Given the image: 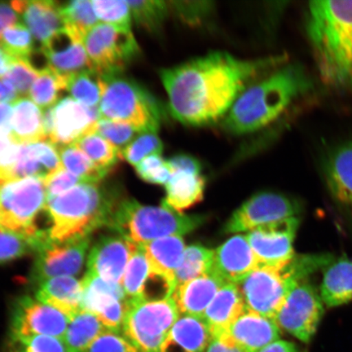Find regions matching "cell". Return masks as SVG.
Instances as JSON below:
<instances>
[{
  "label": "cell",
  "mask_w": 352,
  "mask_h": 352,
  "mask_svg": "<svg viewBox=\"0 0 352 352\" xmlns=\"http://www.w3.org/2000/svg\"><path fill=\"white\" fill-rule=\"evenodd\" d=\"M285 60L283 56L243 60L214 52L162 69L170 116L193 126L223 120L245 88Z\"/></svg>",
  "instance_id": "1"
},
{
  "label": "cell",
  "mask_w": 352,
  "mask_h": 352,
  "mask_svg": "<svg viewBox=\"0 0 352 352\" xmlns=\"http://www.w3.org/2000/svg\"><path fill=\"white\" fill-rule=\"evenodd\" d=\"M284 64L245 88L223 118L224 129L235 135L261 130L311 91L312 82L305 69Z\"/></svg>",
  "instance_id": "2"
},
{
  "label": "cell",
  "mask_w": 352,
  "mask_h": 352,
  "mask_svg": "<svg viewBox=\"0 0 352 352\" xmlns=\"http://www.w3.org/2000/svg\"><path fill=\"white\" fill-rule=\"evenodd\" d=\"M306 30L320 81L352 94V1H312Z\"/></svg>",
  "instance_id": "3"
},
{
  "label": "cell",
  "mask_w": 352,
  "mask_h": 352,
  "mask_svg": "<svg viewBox=\"0 0 352 352\" xmlns=\"http://www.w3.org/2000/svg\"><path fill=\"white\" fill-rule=\"evenodd\" d=\"M117 204L98 183L79 184L47 200L45 210L52 221L48 236L54 241L89 236L98 228L109 227Z\"/></svg>",
  "instance_id": "4"
},
{
  "label": "cell",
  "mask_w": 352,
  "mask_h": 352,
  "mask_svg": "<svg viewBox=\"0 0 352 352\" xmlns=\"http://www.w3.org/2000/svg\"><path fill=\"white\" fill-rule=\"evenodd\" d=\"M205 222L201 215H187L162 205L160 208L124 200L114 209L109 228L138 245L164 237L182 236Z\"/></svg>",
  "instance_id": "5"
},
{
  "label": "cell",
  "mask_w": 352,
  "mask_h": 352,
  "mask_svg": "<svg viewBox=\"0 0 352 352\" xmlns=\"http://www.w3.org/2000/svg\"><path fill=\"white\" fill-rule=\"evenodd\" d=\"M103 92L99 111L103 120L127 123L140 133H157L164 121V109L154 96L122 73L100 76Z\"/></svg>",
  "instance_id": "6"
},
{
  "label": "cell",
  "mask_w": 352,
  "mask_h": 352,
  "mask_svg": "<svg viewBox=\"0 0 352 352\" xmlns=\"http://www.w3.org/2000/svg\"><path fill=\"white\" fill-rule=\"evenodd\" d=\"M308 276L296 256L281 267L259 266L236 283L246 309L274 320L285 298Z\"/></svg>",
  "instance_id": "7"
},
{
  "label": "cell",
  "mask_w": 352,
  "mask_h": 352,
  "mask_svg": "<svg viewBox=\"0 0 352 352\" xmlns=\"http://www.w3.org/2000/svg\"><path fill=\"white\" fill-rule=\"evenodd\" d=\"M45 184L37 177L16 178L0 184V226L29 236L42 230L36 219L45 209Z\"/></svg>",
  "instance_id": "8"
},
{
  "label": "cell",
  "mask_w": 352,
  "mask_h": 352,
  "mask_svg": "<svg viewBox=\"0 0 352 352\" xmlns=\"http://www.w3.org/2000/svg\"><path fill=\"white\" fill-rule=\"evenodd\" d=\"M180 316L173 298L131 305L122 333L140 352H161L162 344Z\"/></svg>",
  "instance_id": "9"
},
{
  "label": "cell",
  "mask_w": 352,
  "mask_h": 352,
  "mask_svg": "<svg viewBox=\"0 0 352 352\" xmlns=\"http://www.w3.org/2000/svg\"><path fill=\"white\" fill-rule=\"evenodd\" d=\"M91 69L100 74L122 73L140 48L130 29L96 24L83 38Z\"/></svg>",
  "instance_id": "10"
},
{
  "label": "cell",
  "mask_w": 352,
  "mask_h": 352,
  "mask_svg": "<svg viewBox=\"0 0 352 352\" xmlns=\"http://www.w3.org/2000/svg\"><path fill=\"white\" fill-rule=\"evenodd\" d=\"M324 314L320 293L307 279L289 292L274 320L280 329L307 343L315 336Z\"/></svg>",
  "instance_id": "11"
},
{
  "label": "cell",
  "mask_w": 352,
  "mask_h": 352,
  "mask_svg": "<svg viewBox=\"0 0 352 352\" xmlns=\"http://www.w3.org/2000/svg\"><path fill=\"white\" fill-rule=\"evenodd\" d=\"M89 236L54 241L50 236L37 250L32 281L38 285L58 276H72L80 272L89 248Z\"/></svg>",
  "instance_id": "12"
},
{
  "label": "cell",
  "mask_w": 352,
  "mask_h": 352,
  "mask_svg": "<svg viewBox=\"0 0 352 352\" xmlns=\"http://www.w3.org/2000/svg\"><path fill=\"white\" fill-rule=\"evenodd\" d=\"M300 208L290 198L274 192H259L245 201L228 219L227 233L250 232L258 227L297 217Z\"/></svg>",
  "instance_id": "13"
},
{
  "label": "cell",
  "mask_w": 352,
  "mask_h": 352,
  "mask_svg": "<svg viewBox=\"0 0 352 352\" xmlns=\"http://www.w3.org/2000/svg\"><path fill=\"white\" fill-rule=\"evenodd\" d=\"M69 318L55 307L28 296L21 298L13 308L12 336L16 341L35 336L64 338Z\"/></svg>",
  "instance_id": "14"
},
{
  "label": "cell",
  "mask_w": 352,
  "mask_h": 352,
  "mask_svg": "<svg viewBox=\"0 0 352 352\" xmlns=\"http://www.w3.org/2000/svg\"><path fill=\"white\" fill-rule=\"evenodd\" d=\"M299 226L298 217L263 226L246 234L259 266L281 267L292 261L293 242Z\"/></svg>",
  "instance_id": "15"
},
{
  "label": "cell",
  "mask_w": 352,
  "mask_h": 352,
  "mask_svg": "<svg viewBox=\"0 0 352 352\" xmlns=\"http://www.w3.org/2000/svg\"><path fill=\"white\" fill-rule=\"evenodd\" d=\"M54 127L50 142L56 147L76 143L82 136L96 132L98 108L87 107L73 98L60 100L54 107Z\"/></svg>",
  "instance_id": "16"
},
{
  "label": "cell",
  "mask_w": 352,
  "mask_h": 352,
  "mask_svg": "<svg viewBox=\"0 0 352 352\" xmlns=\"http://www.w3.org/2000/svg\"><path fill=\"white\" fill-rule=\"evenodd\" d=\"M138 249L139 245L121 235L101 237L91 250L87 272L121 284L127 264Z\"/></svg>",
  "instance_id": "17"
},
{
  "label": "cell",
  "mask_w": 352,
  "mask_h": 352,
  "mask_svg": "<svg viewBox=\"0 0 352 352\" xmlns=\"http://www.w3.org/2000/svg\"><path fill=\"white\" fill-rule=\"evenodd\" d=\"M51 69L69 77L91 69L83 39L65 28L41 45Z\"/></svg>",
  "instance_id": "18"
},
{
  "label": "cell",
  "mask_w": 352,
  "mask_h": 352,
  "mask_svg": "<svg viewBox=\"0 0 352 352\" xmlns=\"http://www.w3.org/2000/svg\"><path fill=\"white\" fill-rule=\"evenodd\" d=\"M258 267L245 235L233 236L214 250L212 272L226 283H239Z\"/></svg>",
  "instance_id": "19"
},
{
  "label": "cell",
  "mask_w": 352,
  "mask_h": 352,
  "mask_svg": "<svg viewBox=\"0 0 352 352\" xmlns=\"http://www.w3.org/2000/svg\"><path fill=\"white\" fill-rule=\"evenodd\" d=\"M323 173L334 202L352 215V142L338 145L328 154Z\"/></svg>",
  "instance_id": "20"
},
{
  "label": "cell",
  "mask_w": 352,
  "mask_h": 352,
  "mask_svg": "<svg viewBox=\"0 0 352 352\" xmlns=\"http://www.w3.org/2000/svg\"><path fill=\"white\" fill-rule=\"evenodd\" d=\"M226 333L242 352H259L280 340V329L274 320L245 308Z\"/></svg>",
  "instance_id": "21"
},
{
  "label": "cell",
  "mask_w": 352,
  "mask_h": 352,
  "mask_svg": "<svg viewBox=\"0 0 352 352\" xmlns=\"http://www.w3.org/2000/svg\"><path fill=\"white\" fill-rule=\"evenodd\" d=\"M226 283V280L212 272L178 285L171 298L180 316L202 318L206 308Z\"/></svg>",
  "instance_id": "22"
},
{
  "label": "cell",
  "mask_w": 352,
  "mask_h": 352,
  "mask_svg": "<svg viewBox=\"0 0 352 352\" xmlns=\"http://www.w3.org/2000/svg\"><path fill=\"white\" fill-rule=\"evenodd\" d=\"M11 6L22 16L30 33L42 45L52 35L65 28L58 2L52 0L13 1Z\"/></svg>",
  "instance_id": "23"
},
{
  "label": "cell",
  "mask_w": 352,
  "mask_h": 352,
  "mask_svg": "<svg viewBox=\"0 0 352 352\" xmlns=\"http://www.w3.org/2000/svg\"><path fill=\"white\" fill-rule=\"evenodd\" d=\"M61 167L58 149L50 140L21 144L14 170V179L37 177L44 182Z\"/></svg>",
  "instance_id": "24"
},
{
  "label": "cell",
  "mask_w": 352,
  "mask_h": 352,
  "mask_svg": "<svg viewBox=\"0 0 352 352\" xmlns=\"http://www.w3.org/2000/svg\"><path fill=\"white\" fill-rule=\"evenodd\" d=\"M245 308L244 299L236 284L228 283L219 290L206 308L202 319L212 337L221 336L227 333Z\"/></svg>",
  "instance_id": "25"
},
{
  "label": "cell",
  "mask_w": 352,
  "mask_h": 352,
  "mask_svg": "<svg viewBox=\"0 0 352 352\" xmlns=\"http://www.w3.org/2000/svg\"><path fill=\"white\" fill-rule=\"evenodd\" d=\"M212 338L202 318L180 316L162 346L161 352H206Z\"/></svg>",
  "instance_id": "26"
},
{
  "label": "cell",
  "mask_w": 352,
  "mask_h": 352,
  "mask_svg": "<svg viewBox=\"0 0 352 352\" xmlns=\"http://www.w3.org/2000/svg\"><path fill=\"white\" fill-rule=\"evenodd\" d=\"M82 294L81 281L72 276H58L39 285L36 297L72 320L81 310Z\"/></svg>",
  "instance_id": "27"
},
{
  "label": "cell",
  "mask_w": 352,
  "mask_h": 352,
  "mask_svg": "<svg viewBox=\"0 0 352 352\" xmlns=\"http://www.w3.org/2000/svg\"><path fill=\"white\" fill-rule=\"evenodd\" d=\"M320 296L324 305L336 307L352 301V261L343 256L324 268Z\"/></svg>",
  "instance_id": "28"
},
{
  "label": "cell",
  "mask_w": 352,
  "mask_h": 352,
  "mask_svg": "<svg viewBox=\"0 0 352 352\" xmlns=\"http://www.w3.org/2000/svg\"><path fill=\"white\" fill-rule=\"evenodd\" d=\"M205 179L201 174L173 171L166 184V195L162 204L171 210L182 212L204 198Z\"/></svg>",
  "instance_id": "29"
},
{
  "label": "cell",
  "mask_w": 352,
  "mask_h": 352,
  "mask_svg": "<svg viewBox=\"0 0 352 352\" xmlns=\"http://www.w3.org/2000/svg\"><path fill=\"white\" fill-rule=\"evenodd\" d=\"M11 135L21 144L47 140L43 113L33 100L23 98L13 103Z\"/></svg>",
  "instance_id": "30"
},
{
  "label": "cell",
  "mask_w": 352,
  "mask_h": 352,
  "mask_svg": "<svg viewBox=\"0 0 352 352\" xmlns=\"http://www.w3.org/2000/svg\"><path fill=\"white\" fill-rule=\"evenodd\" d=\"M140 248L142 249L152 270L162 272L175 280L176 270L186 249L182 236L164 237L140 245Z\"/></svg>",
  "instance_id": "31"
},
{
  "label": "cell",
  "mask_w": 352,
  "mask_h": 352,
  "mask_svg": "<svg viewBox=\"0 0 352 352\" xmlns=\"http://www.w3.org/2000/svg\"><path fill=\"white\" fill-rule=\"evenodd\" d=\"M105 329L98 316L80 310L70 320L63 340L70 351L86 352Z\"/></svg>",
  "instance_id": "32"
},
{
  "label": "cell",
  "mask_w": 352,
  "mask_h": 352,
  "mask_svg": "<svg viewBox=\"0 0 352 352\" xmlns=\"http://www.w3.org/2000/svg\"><path fill=\"white\" fill-rule=\"evenodd\" d=\"M73 144L85 153L92 164L107 174L122 158L120 149L96 132L82 136Z\"/></svg>",
  "instance_id": "33"
},
{
  "label": "cell",
  "mask_w": 352,
  "mask_h": 352,
  "mask_svg": "<svg viewBox=\"0 0 352 352\" xmlns=\"http://www.w3.org/2000/svg\"><path fill=\"white\" fill-rule=\"evenodd\" d=\"M47 236V231L42 230L36 236H29L0 226V263L36 253Z\"/></svg>",
  "instance_id": "34"
},
{
  "label": "cell",
  "mask_w": 352,
  "mask_h": 352,
  "mask_svg": "<svg viewBox=\"0 0 352 352\" xmlns=\"http://www.w3.org/2000/svg\"><path fill=\"white\" fill-rule=\"evenodd\" d=\"M214 250L201 245L188 246L175 272L176 287L213 271Z\"/></svg>",
  "instance_id": "35"
},
{
  "label": "cell",
  "mask_w": 352,
  "mask_h": 352,
  "mask_svg": "<svg viewBox=\"0 0 352 352\" xmlns=\"http://www.w3.org/2000/svg\"><path fill=\"white\" fill-rule=\"evenodd\" d=\"M67 91L77 102L87 107L98 108L102 98V78L94 69L82 70L69 76Z\"/></svg>",
  "instance_id": "36"
},
{
  "label": "cell",
  "mask_w": 352,
  "mask_h": 352,
  "mask_svg": "<svg viewBox=\"0 0 352 352\" xmlns=\"http://www.w3.org/2000/svg\"><path fill=\"white\" fill-rule=\"evenodd\" d=\"M61 164L66 170L76 175L83 183H98L107 175L96 167L76 145L57 147Z\"/></svg>",
  "instance_id": "37"
},
{
  "label": "cell",
  "mask_w": 352,
  "mask_h": 352,
  "mask_svg": "<svg viewBox=\"0 0 352 352\" xmlns=\"http://www.w3.org/2000/svg\"><path fill=\"white\" fill-rule=\"evenodd\" d=\"M68 78L51 69L42 72L30 88V96L38 107L43 109L52 107L61 91H67Z\"/></svg>",
  "instance_id": "38"
},
{
  "label": "cell",
  "mask_w": 352,
  "mask_h": 352,
  "mask_svg": "<svg viewBox=\"0 0 352 352\" xmlns=\"http://www.w3.org/2000/svg\"><path fill=\"white\" fill-rule=\"evenodd\" d=\"M151 266L146 256L140 248L132 255L127 264L124 275L121 281L123 290L129 299L130 305L139 300L145 281L151 274Z\"/></svg>",
  "instance_id": "39"
},
{
  "label": "cell",
  "mask_w": 352,
  "mask_h": 352,
  "mask_svg": "<svg viewBox=\"0 0 352 352\" xmlns=\"http://www.w3.org/2000/svg\"><path fill=\"white\" fill-rule=\"evenodd\" d=\"M91 6V2L87 0H76L60 6L65 28L85 38L87 33L98 23L94 7Z\"/></svg>",
  "instance_id": "40"
},
{
  "label": "cell",
  "mask_w": 352,
  "mask_h": 352,
  "mask_svg": "<svg viewBox=\"0 0 352 352\" xmlns=\"http://www.w3.org/2000/svg\"><path fill=\"white\" fill-rule=\"evenodd\" d=\"M127 3L136 24L151 32H155L160 30L170 13L169 2L160 0H138L127 1Z\"/></svg>",
  "instance_id": "41"
},
{
  "label": "cell",
  "mask_w": 352,
  "mask_h": 352,
  "mask_svg": "<svg viewBox=\"0 0 352 352\" xmlns=\"http://www.w3.org/2000/svg\"><path fill=\"white\" fill-rule=\"evenodd\" d=\"M0 47L12 60H25L34 50L32 33L19 22L4 30Z\"/></svg>",
  "instance_id": "42"
},
{
  "label": "cell",
  "mask_w": 352,
  "mask_h": 352,
  "mask_svg": "<svg viewBox=\"0 0 352 352\" xmlns=\"http://www.w3.org/2000/svg\"><path fill=\"white\" fill-rule=\"evenodd\" d=\"M164 151V144L158 138L157 133L152 132H144L132 140L127 146L122 151V157L129 162L130 164L136 166L140 162L149 156L162 155Z\"/></svg>",
  "instance_id": "43"
},
{
  "label": "cell",
  "mask_w": 352,
  "mask_h": 352,
  "mask_svg": "<svg viewBox=\"0 0 352 352\" xmlns=\"http://www.w3.org/2000/svg\"><path fill=\"white\" fill-rule=\"evenodd\" d=\"M96 16L107 24L118 28L130 29L131 25V11L127 1L109 0L91 1Z\"/></svg>",
  "instance_id": "44"
},
{
  "label": "cell",
  "mask_w": 352,
  "mask_h": 352,
  "mask_svg": "<svg viewBox=\"0 0 352 352\" xmlns=\"http://www.w3.org/2000/svg\"><path fill=\"white\" fill-rule=\"evenodd\" d=\"M96 132L120 149L121 153L136 138V135L140 134L127 123L108 120H100L96 123Z\"/></svg>",
  "instance_id": "45"
},
{
  "label": "cell",
  "mask_w": 352,
  "mask_h": 352,
  "mask_svg": "<svg viewBox=\"0 0 352 352\" xmlns=\"http://www.w3.org/2000/svg\"><path fill=\"white\" fill-rule=\"evenodd\" d=\"M135 170L144 182L162 186H166L173 174L169 161L157 154L144 158L135 166Z\"/></svg>",
  "instance_id": "46"
},
{
  "label": "cell",
  "mask_w": 352,
  "mask_h": 352,
  "mask_svg": "<svg viewBox=\"0 0 352 352\" xmlns=\"http://www.w3.org/2000/svg\"><path fill=\"white\" fill-rule=\"evenodd\" d=\"M38 74L24 60H12L3 80L10 82L19 98H26Z\"/></svg>",
  "instance_id": "47"
},
{
  "label": "cell",
  "mask_w": 352,
  "mask_h": 352,
  "mask_svg": "<svg viewBox=\"0 0 352 352\" xmlns=\"http://www.w3.org/2000/svg\"><path fill=\"white\" fill-rule=\"evenodd\" d=\"M170 12L188 25H200L212 12L214 6L210 1H170Z\"/></svg>",
  "instance_id": "48"
},
{
  "label": "cell",
  "mask_w": 352,
  "mask_h": 352,
  "mask_svg": "<svg viewBox=\"0 0 352 352\" xmlns=\"http://www.w3.org/2000/svg\"><path fill=\"white\" fill-rule=\"evenodd\" d=\"M21 144L12 136H0V184L14 179Z\"/></svg>",
  "instance_id": "49"
},
{
  "label": "cell",
  "mask_w": 352,
  "mask_h": 352,
  "mask_svg": "<svg viewBox=\"0 0 352 352\" xmlns=\"http://www.w3.org/2000/svg\"><path fill=\"white\" fill-rule=\"evenodd\" d=\"M86 352H140L122 333L108 329L91 343Z\"/></svg>",
  "instance_id": "50"
},
{
  "label": "cell",
  "mask_w": 352,
  "mask_h": 352,
  "mask_svg": "<svg viewBox=\"0 0 352 352\" xmlns=\"http://www.w3.org/2000/svg\"><path fill=\"white\" fill-rule=\"evenodd\" d=\"M23 346L24 352H72L63 338L35 336L17 340Z\"/></svg>",
  "instance_id": "51"
},
{
  "label": "cell",
  "mask_w": 352,
  "mask_h": 352,
  "mask_svg": "<svg viewBox=\"0 0 352 352\" xmlns=\"http://www.w3.org/2000/svg\"><path fill=\"white\" fill-rule=\"evenodd\" d=\"M81 183L83 182L76 175L69 173L64 167H61L58 171L44 180L47 200L63 195Z\"/></svg>",
  "instance_id": "52"
},
{
  "label": "cell",
  "mask_w": 352,
  "mask_h": 352,
  "mask_svg": "<svg viewBox=\"0 0 352 352\" xmlns=\"http://www.w3.org/2000/svg\"><path fill=\"white\" fill-rule=\"evenodd\" d=\"M173 171H186L193 174H201L200 162L195 157L180 154L168 160Z\"/></svg>",
  "instance_id": "53"
},
{
  "label": "cell",
  "mask_w": 352,
  "mask_h": 352,
  "mask_svg": "<svg viewBox=\"0 0 352 352\" xmlns=\"http://www.w3.org/2000/svg\"><path fill=\"white\" fill-rule=\"evenodd\" d=\"M206 352H242L228 334L213 336Z\"/></svg>",
  "instance_id": "54"
},
{
  "label": "cell",
  "mask_w": 352,
  "mask_h": 352,
  "mask_svg": "<svg viewBox=\"0 0 352 352\" xmlns=\"http://www.w3.org/2000/svg\"><path fill=\"white\" fill-rule=\"evenodd\" d=\"M17 19L19 17L13 8L7 3L0 2V38H1L4 30L19 23Z\"/></svg>",
  "instance_id": "55"
},
{
  "label": "cell",
  "mask_w": 352,
  "mask_h": 352,
  "mask_svg": "<svg viewBox=\"0 0 352 352\" xmlns=\"http://www.w3.org/2000/svg\"><path fill=\"white\" fill-rule=\"evenodd\" d=\"M12 107L10 103L0 102V136L12 133Z\"/></svg>",
  "instance_id": "56"
},
{
  "label": "cell",
  "mask_w": 352,
  "mask_h": 352,
  "mask_svg": "<svg viewBox=\"0 0 352 352\" xmlns=\"http://www.w3.org/2000/svg\"><path fill=\"white\" fill-rule=\"evenodd\" d=\"M259 352H300V351L293 342L279 340L264 347Z\"/></svg>",
  "instance_id": "57"
},
{
  "label": "cell",
  "mask_w": 352,
  "mask_h": 352,
  "mask_svg": "<svg viewBox=\"0 0 352 352\" xmlns=\"http://www.w3.org/2000/svg\"><path fill=\"white\" fill-rule=\"evenodd\" d=\"M17 98L19 96L10 83L0 79V102L13 103Z\"/></svg>",
  "instance_id": "58"
},
{
  "label": "cell",
  "mask_w": 352,
  "mask_h": 352,
  "mask_svg": "<svg viewBox=\"0 0 352 352\" xmlns=\"http://www.w3.org/2000/svg\"><path fill=\"white\" fill-rule=\"evenodd\" d=\"M12 59L0 47V79H3L10 70Z\"/></svg>",
  "instance_id": "59"
}]
</instances>
